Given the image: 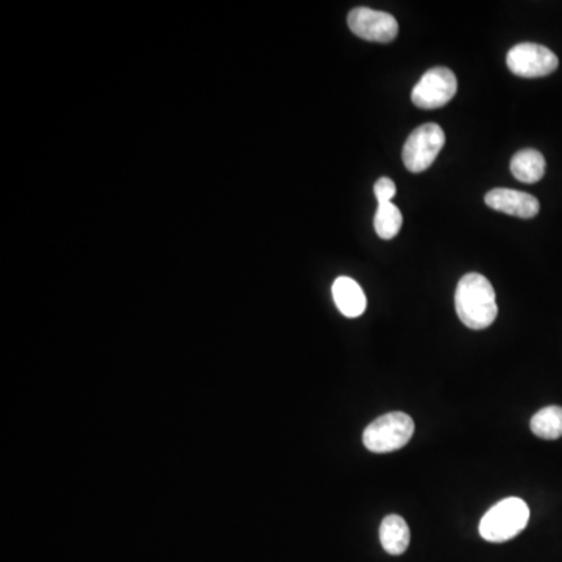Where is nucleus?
<instances>
[{
  "instance_id": "obj_1",
  "label": "nucleus",
  "mask_w": 562,
  "mask_h": 562,
  "mask_svg": "<svg viewBox=\"0 0 562 562\" xmlns=\"http://www.w3.org/2000/svg\"><path fill=\"white\" fill-rule=\"evenodd\" d=\"M455 308L461 322L470 330L491 327L498 314L491 281L475 272L464 275L456 286Z\"/></svg>"
},
{
  "instance_id": "obj_2",
  "label": "nucleus",
  "mask_w": 562,
  "mask_h": 562,
  "mask_svg": "<svg viewBox=\"0 0 562 562\" xmlns=\"http://www.w3.org/2000/svg\"><path fill=\"white\" fill-rule=\"evenodd\" d=\"M528 520L530 508L522 498H505L484 514L480 522L481 538L494 544L511 541L527 528Z\"/></svg>"
},
{
  "instance_id": "obj_3",
  "label": "nucleus",
  "mask_w": 562,
  "mask_h": 562,
  "mask_svg": "<svg viewBox=\"0 0 562 562\" xmlns=\"http://www.w3.org/2000/svg\"><path fill=\"white\" fill-rule=\"evenodd\" d=\"M413 434V419L408 414L395 411L375 419L364 430L363 442L370 452L389 453L403 449L411 441Z\"/></svg>"
},
{
  "instance_id": "obj_4",
  "label": "nucleus",
  "mask_w": 562,
  "mask_h": 562,
  "mask_svg": "<svg viewBox=\"0 0 562 562\" xmlns=\"http://www.w3.org/2000/svg\"><path fill=\"white\" fill-rule=\"evenodd\" d=\"M445 144L444 130L438 124H425L411 133L403 147L405 168L414 174L427 171Z\"/></svg>"
},
{
  "instance_id": "obj_5",
  "label": "nucleus",
  "mask_w": 562,
  "mask_h": 562,
  "mask_svg": "<svg viewBox=\"0 0 562 562\" xmlns=\"http://www.w3.org/2000/svg\"><path fill=\"white\" fill-rule=\"evenodd\" d=\"M458 91V80L449 68L428 69L414 86L411 100L417 108L434 110L449 104Z\"/></svg>"
},
{
  "instance_id": "obj_6",
  "label": "nucleus",
  "mask_w": 562,
  "mask_h": 562,
  "mask_svg": "<svg viewBox=\"0 0 562 562\" xmlns=\"http://www.w3.org/2000/svg\"><path fill=\"white\" fill-rule=\"evenodd\" d=\"M509 71L525 79H538L558 69V57L548 47L534 43L516 44L506 55Z\"/></svg>"
},
{
  "instance_id": "obj_7",
  "label": "nucleus",
  "mask_w": 562,
  "mask_h": 562,
  "mask_svg": "<svg viewBox=\"0 0 562 562\" xmlns=\"http://www.w3.org/2000/svg\"><path fill=\"white\" fill-rule=\"evenodd\" d=\"M347 22H349L350 30L366 41L391 43L399 35V22L385 11L358 7L350 11Z\"/></svg>"
},
{
  "instance_id": "obj_8",
  "label": "nucleus",
  "mask_w": 562,
  "mask_h": 562,
  "mask_svg": "<svg viewBox=\"0 0 562 562\" xmlns=\"http://www.w3.org/2000/svg\"><path fill=\"white\" fill-rule=\"evenodd\" d=\"M484 202L492 210L502 211L520 219H531L539 213V200L531 194L516 189H492L484 197Z\"/></svg>"
},
{
  "instance_id": "obj_9",
  "label": "nucleus",
  "mask_w": 562,
  "mask_h": 562,
  "mask_svg": "<svg viewBox=\"0 0 562 562\" xmlns=\"http://www.w3.org/2000/svg\"><path fill=\"white\" fill-rule=\"evenodd\" d=\"M333 300L346 317L355 319L366 311L367 300L363 288L353 278L339 277L333 283Z\"/></svg>"
},
{
  "instance_id": "obj_10",
  "label": "nucleus",
  "mask_w": 562,
  "mask_h": 562,
  "mask_svg": "<svg viewBox=\"0 0 562 562\" xmlns=\"http://www.w3.org/2000/svg\"><path fill=\"white\" fill-rule=\"evenodd\" d=\"M410 541V527L403 517L391 514L381 520L380 542L389 555H403L410 547Z\"/></svg>"
},
{
  "instance_id": "obj_11",
  "label": "nucleus",
  "mask_w": 562,
  "mask_h": 562,
  "mask_svg": "<svg viewBox=\"0 0 562 562\" xmlns=\"http://www.w3.org/2000/svg\"><path fill=\"white\" fill-rule=\"evenodd\" d=\"M545 158L539 150L523 149L511 160V172L522 183H538L545 175Z\"/></svg>"
},
{
  "instance_id": "obj_12",
  "label": "nucleus",
  "mask_w": 562,
  "mask_h": 562,
  "mask_svg": "<svg viewBox=\"0 0 562 562\" xmlns=\"http://www.w3.org/2000/svg\"><path fill=\"white\" fill-rule=\"evenodd\" d=\"M531 431L538 438L553 441L562 436V408L561 406H545L534 414L531 419Z\"/></svg>"
},
{
  "instance_id": "obj_13",
  "label": "nucleus",
  "mask_w": 562,
  "mask_h": 562,
  "mask_svg": "<svg viewBox=\"0 0 562 562\" xmlns=\"http://www.w3.org/2000/svg\"><path fill=\"white\" fill-rule=\"evenodd\" d=\"M402 224V213H400L399 208L395 207L394 203H378L374 225L375 232L381 239L395 238L399 235Z\"/></svg>"
},
{
  "instance_id": "obj_14",
  "label": "nucleus",
  "mask_w": 562,
  "mask_h": 562,
  "mask_svg": "<svg viewBox=\"0 0 562 562\" xmlns=\"http://www.w3.org/2000/svg\"><path fill=\"white\" fill-rule=\"evenodd\" d=\"M374 193L378 203H389L392 202L395 193H397V186H395L391 178L383 177L375 183Z\"/></svg>"
}]
</instances>
